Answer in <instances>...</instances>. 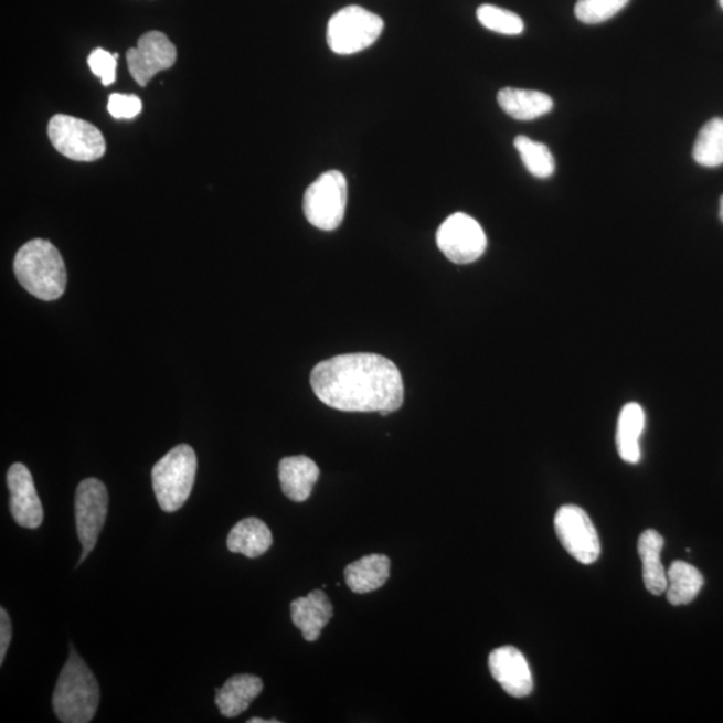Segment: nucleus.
I'll use <instances>...</instances> for the list:
<instances>
[{"label":"nucleus","mask_w":723,"mask_h":723,"mask_svg":"<svg viewBox=\"0 0 723 723\" xmlns=\"http://www.w3.org/2000/svg\"><path fill=\"white\" fill-rule=\"evenodd\" d=\"M311 386L325 405L341 412H397L404 404V381L395 363L379 354L357 353L320 362Z\"/></svg>","instance_id":"obj_1"},{"label":"nucleus","mask_w":723,"mask_h":723,"mask_svg":"<svg viewBox=\"0 0 723 723\" xmlns=\"http://www.w3.org/2000/svg\"><path fill=\"white\" fill-rule=\"evenodd\" d=\"M14 273L21 286L38 299L56 300L65 293V262L60 251L43 238H34L18 251Z\"/></svg>","instance_id":"obj_2"},{"label":"nucleus","mask_w":723,"mask_h":723,"mask_svg":"<svg viewBox=\"0 0 723 723\" xmlns=\"http://www.w3.org/2000/svg\"><path fill=\"white\" fill-rule=\"evenodd\" d=\"M99 684L84 659L72 649L53 694V709L61 722L87 723L96 715Z\"/></svg>","instance_id":"obj_3"},{"label":"nucleus","mask_w":723,"mask_h":723,"mask_svg":"<svg viewBox=\"0 0 723 723\" xmlns=\"http://www.w3.org/2000/svg\"><path fill=\"white\" fill-rule=\"evenodd\" d=\"M198 457L190 445L176 446L152 471L153 490L163 512L173 513L190 499L196 480Z\"/></svg>","instance_id":"obj_4"},{"label":"nucleus","mask_w":723,"mask_h":723,"mask_svg":"<svg viewBox=\"0 0 723 723\" xmlns=\"http://www.w3.org/2000/svg\"><path fill=\"white\" fill-rule=\"evenodd\" d=\"M382 18L360 6H348L327 24V45L339 55L363 52L382 34Z\"/></svg>","instance_id":"obj_5"},{"label":"nucleus","mask_w":723,"mask_h":723,"mask_svg":"<svg viewBox=\"0 0 723 723\" xmlns=\"http://www.w3.org/2000/svg\"><path fill=\"white\" fill-rule=\"evenodd\" d=\"M348 205V181L339 171H329L307 188L304 199L305 216L322 231H334L342 224Z\"/></svg>","instance_id":"obj_6"},{"label":"nucleus","mask_w":723,"mask_h":723,"mask_svg":"<svg viewBox=\"0 0 723 723\" xmlns=\"http://www.w3.org/2000/svg\"><path fill=\"white\" fill-rule=\"evenodd\" d=\"M47 134L53 147L67 159L91 162L105 155L103 134L84 119L56 115L50 119Z\"/></svg>","instance_id":"obj_7"},{"label":"nucleus","mask_w":723,"mask_h":723,"mask_svg":"<svg viewBox=\"0 0 723 723\" xmlns=\"http://www.w3.org/2000/svg\"><path fill=\"white\" fill-rule=\"evenodd\" d=\"M109 493L105 483L97 479L82 481L75 492V523L82 544L79 564L91 555L108 515Z\"/></svg>","instance_id":"obj_8"},{"label":"nucleus","mask_w":723,"mask_h":723,"mask_svg":"<svg viewBox=\"0 0 723 723\" xmlns=\"http://www.w3.org/2000/svg\"><path fill=\"white\" fill-rule=\"evenodd\" d=\"M487 244L482 226L467 213L457 212L449 216L437 232L438 248L456 264H469L480 259L486 253Z\"/></svg>","instance_id":"obj_9"},{"label":"nucleus","mask_w":723,"mask_h":723,"mask_svg":"<svg viewBox=\"0 0 723 723\" xmlns=\"http://www.w3.org/2000/svg\"><path fill=\"white\" fill-rule=\"evenodd\" d=\"M555 531L564 550L578 563L593 564L600 556V540L589 515L576 506L556 512Z\"/></svg>","instance_id":"obj_10"},{"label":"nucleus","mask_w":723,"mask_h":723,"mask_svg":"<svg viewBox=\"0 0 723 723\" xmlns=\"http://www.w3.org/2000/svg\"><path fill=\"white\" fill-rule=\"evenodd\" d=\"M178 60V50L160 31H149L138 40L137 47L129 49V73L138 85L145 87L160 72L168 71Z\"/></svg>","instance_id":"obj_11"},{"label":"nucleus","mask_w":723,"mask_h":723,"mask_svg":"<svg viewBox=\"0 0 723 723\" xmlns=\"http://www.w3.org/2000/svg\"><path fill=\"white\" fill-rule=\"evenodd\" d=\"M10 512L15 523L36 530L43 521V508L36 493L33 476L26 465L17 462L8 471Z\"/></svg>","instance_id":"obj_12"},{"label":"nucleus","mask_w":723,"mask_h":723,"mask_svg":"<svg viewBox=\"0 0 723 723\" xmlns=\"http://www.w3.org/2000/svg\"><path fill=\"white\" fill-rule=\"evenodd\" d=\"M489 670L507 693L524 698L532 693L533 678L525 657L512 646L500 647L490 652Z\"/></svg>","instance_id":"obj_13"},{"label":"nucleus","mask_w":723,"mask_h":723,"mask_svg":"<svg viewBox=\"0 0 723 723\" xmlns=\"http://www.w3.org/2000/svg\"><path fill=\"white\" fill-rule=\"evenodd\" d=\"M334 615L329 596L322 589H313L291 603L293 624L299 628L307 642H316Z\"/></svg>","instance_id":"obj_14"},{"label":"nucleus","mask_w":723,"mask_h":723,"mask_svg":"<svg viewBox=\"0 0 723 723\" xmlns=\"http://www.w3.org/2000/svg\"><path fill=\"white\" fill-rule=\"evenodd\" d=\"M319 475L318 465L306 456L286 457L279 464L283 493L295 502H304L310 498Z\"/></svg>","instance_id":"obj_15"},{"label":"nucleus","mask_w":723,"mask_h":723,"mask_svg":"<svg viewBox=\"0 0 723 723\" xmlns=\"http://www.w3.org/2000/svg\"><path fill=\"white\" fill-rule=\"evenodd\" d=\"M259 677L238 674L231 677L223 688L216 689L215 702L226 719H235L245 712L263 691Z\"/></svg>","instance_id":"obj_16"},{"label":"nucleus","mask_w":723,"mask_h":723,"mask_svg":"<svg viewBox=\"0 0 723 723\" xmlns=\"http://www.w3.org/2000/svg\"><path fill=\"white\" fill-rule=\"evenodd\" d=\"M498 103L509 117L519 119V121H532V119L549 115L553 108V100L549 94L514 89V87H506L500 91Z\"/></svg>","instance_id":"obj_17"},{"label":"nucleus","mask_w":723,"mask_h":723,"mask_svg":"<svg viewBox=\"0 0 723 723\" xmlns=\"http://www.w3.org/2000/svg\"><path fill=\"white\" fill-rule=\"evenodd\" d=\"M273 542V533L266 523L256 518H247L232 528L226 546L232 553L255 559L272 549Z\"/></svg>","instance_id":"obj_18"},{"label":"nucleus","mask_w":723,"mask_h":723,"mask_svg":"<svg viewBox=\"0 0 723 723\" xmlns=\"http://www.w3.org/2000/svg\"><path fill=\"white\" fill-rule=\"evenodd\" d=\"M663 545V536L657 531L647 530L640 534L638 552L644 564V581L652 595H662L668 589V572L660 562Z\"/></svg>","instance_id":"obj_19"},{"label":"nucleus","mask_w":723,"mask_h":723,"mask_svg":"<svg viewBox=\"0 0 723 723\" xmlns=\"http://www.w3.org/2000/svg\"><path fill=\"white\" fill-rule=\"evenodd\" d=\"M390 576V559L385 555L363 556L344 570L348 587L355 594L373 593L385 586Z\"/></svg>","instance_id":"obj_20"},{"label":"nucleus","mask_w":723,"mask_h":723,"mask_svg":"<svg viewBox=\"0 0 723 723\" xmlns=\"http://www.w3.org/2000/svg\"><path fill=\"white\" fill-rule=\"evenodd\" d=\"M646 425L644 407L639 404H627L619 414L618 429H616V446L625 462L638 464L640 460L639 439Z\"/></svg>","instance_id":"obj_21"},{"label":"nucleus","mask_w":723,"mask_h":723,"mask_svg":"<svg viewBox=\"0 0 723 723\" xmlns=\"http://www.w3.org/2000/svg\"><path fill=\"white\" fill-rule=\"evenodd\" d=\"M705 583L700 571L687 562L677 561L668 571V600L672 606H684L693 602Z\"/></svg>","instance_id":"obj_22"},{"label":"nucleus","mask_w":723,"mask_h":723,"mask_svg":"<svg viewBox=\"0 0 723 723\" xmlns=\"http://www.w3.org/2000/svg\"><path fill=\"white\" fill-rule=\"evenodd\" d=\"M694 160L702 167L716 168L723 163V119L713 118L698 134Z\"/></svg>","instance_id":"obj_23"},{"label":"nucleus","mask_w":723,"mask_h":723,"mask_svg":"<svg viewBox=\"0 0 723 723\" xmlns=\"http://www.w3.org/2000/svg\"><path fill=\"white\" fill-rule=\"evenodd\" d=\"M514 148L523 160L528 172L538 179H549L555 172V159L546 145L525 136L514 138Z\"/></svg>","instance_id":"obj_24"},{"label":"nucleus","mask_w":723,"mask_h":723,"mask_svg":"<svg viewBox=\"0 0 723 723\" xmlns=\"http://www.w3.org/2000/svg\"><path fill=\"white\" fill-rule=\"evenodd\" d=\"M477 19L483 28L498 34L520 35L524 31V22L512 11L496 8L493 4H482L477 10Z\"/></svg>","instance_id":"obj_25"},{"label":"nucleus","mask_w":723,"mask_h":723,"mask_svg":"<svg viewBox=\"0 0 723 723\" xmlns=\"http://www.w3.org/2000/svg\"><path fill=\"white\" fill-rule=\"evenodd\" d=\"M628 2L630 0H577L575 15L582 23H603L624 10Z\"/></svg>","instance_id":"obj_26"},{"label":"nucleus","mask_w":723,"mask_h":723,"mask_svg":"<svg viewBox=\"0 0 723 723\" xmlns=\"http://www.w3.org/2000/svg\"><path fill=\"white\" fill-rule=\"evenodd\" d=\"M87 64H89L93 74L103 82L104 86L115 84L117 68L115 55L104 49H96L87 59Z\"/></svg>","instance_id":"obj_27"},{"label":"nucleus","mask_w":723,"mask_h":723,"mask_svg":"<svg viewBox=\"0 0 723 723\" xmlns=\"http://www.w3.org/2000/svg\"><path fill=\"white\" fill-rule=\"evenodd\" d=\"M108 110L113 118L131 119L140 115L142 110L141 99L135 94H110Z\"/></svg>","instance_id":"obj_28"},{"label":"nucleus","mask_w":723,"mask_h":723,"mask_svg":"<svg viewBox=\"0 0 723 723\" xmlns=\"http://www.w3.org/2000/svg\"><path fill=\"white\" fill-rule=\"evenodd\" d=\"M12 638L11 619L2 607L0 608V664L4 663L6 652L9 650Z\"/></svg>","instance_id":"obj_29"},{"label":"nucleus","mask_w":723,"mask_h":723,"mask_svg":"<svg viewBox=\"0 0 723 723\" xmlns=\"http://www.w3.org/2000/svg\"><path fill=\"white\" fill-rule=\"evenodd\" d=\"M248 723H279V721L278 720L266 721L263 719H257L256 716V719L249 720Z\"/></svg>","instance_id":"obj_30"},{"label":"nucleus","mask_w":723,"mask_h":723,"mask_svg":"<svg viewBox=\"0 0 723 723\" xmlns=\"http://www.w3.org/2000/svg\"><path fill=\"white\" fill-rule=\"evenodd\" d=\"M720 217L723 222V196L721 198V203H720Z\"/></svg>","instance_id":"obj_31"},{"label":"nucleus","mask_w":723,"mask_h":723,"mask_svg":"<svg viewBox=\"0 0 723 723\" xmlns=\"http://www.w3.org/2000/svg\"><path fill=\"white\" fill-rule=\"evenodd\" d=\"M720 6L723 9V0H720Z\"/></svg>","instance_id":"obj_32"}]
</instances>
